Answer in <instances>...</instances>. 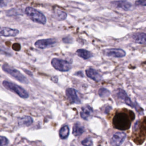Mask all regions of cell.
Returning <instances> with one entry per match:
<instances>
[{"mask_svg":"<svg viewBox=\"0 0 146 146\" xmlns=\"http://www.w3.org/2000/svg\"><path fill=\"white\" fill-rule=\"evenodd\" d=\"M130 117L124 112L117 113L113 117L112 123L113 127L120 130H126L131 126Z\"/></svg>","mask_w":146,"mask_h":146,"instance_id":"cell-1","label":"cell"},{"mask_svg":"<svg viewBox=\"0 0 146 146\" xmlns=\"http://www.w3.org/2000/svg\"><path fill=\"white\" fill-rule=\"evenodd\" d=\"M26 15L33 22L42 25L46 23V18L41 12L32 7H26L25 10Z\"/></svg>","mask_w":146,"mask_h":146,"instance_id":"cell-2","label":"cell"},{"mask_svg":"<svg viewBox=\"0 0 146 146\" xmlns=\"http://www.w3.org/2000/svg\"><path fill=\"white\" fill-rule=\"evenodd\" d=\"M2 85L5 88L14 92L22 98L26 99L29 98V94L24 88L13 82H9L7 80H3L2 82Z\"/></svg>","mask_w":146,"mask_h":146,"instance_id":"cell-3","label":"cell"},{"mask_svg":"<svg viewBox=\"0 0 146 146\" xmlns=\"http://www.w3.org/2000/svg\"><path fill=\"white\" fill-rule=\"evenodd\" d=\"M2 68L5 72L10 75L14 79L20 82L21 83H22L24 84H27L29 83L28 79L22 74H21V72H19L17 69L6 64H3L2 66Z\"/></svg>","mask_w":146,"mask_h":146,"instance_id":"cell-4","label":"cell"},{"mask_svg":"<svg viewBox=\"0 0 146 146\" xmlns=\"http://www.w3.org/2000/svg\"><path fill=\"white\" fill-rule=\"evenodd\" d=\"M51 65L52 67L56 70L62 71V72H66L71 70V64L68 62L58 59V58H53L51 60Z\"/></svg>","mask_w":146,"mask_h":146,"instance_id":"cell-5","label":"cell"},{"mask_svg":"<svg viewBox=\"0 0 146 146\" xmlns=\"http://www.w3.org/2000/svg\"><path fill=\"white\" fill-rule=\"evenodd\" d=\"M56 43V40L55 39L48 38V39L38 40L35 42L34 44H35V46L38 48L45 49V48L53 47Z\"/></svg>","mask_w":146,"mask_h":146,"instance_id":"cell-6","label":"cell"},{"mask_svg":"<svg viewBox=\"0 0 146 146\" xmlns=\"http://www.w3.org/2000/svg\"><path fill=\"white\" fill-rule=\"evenodd\" d=\"M103 52L105 55L114 58H123L126 55L125 51L121 48L106 49Z\"/></svg>","mask_w":146,"mask_h":146,"instance_id":"cell-7","label":"cell"},{"mask_svg":"<svg viewBox=\"0 0 146 146\" xmlns=\"http://www.w3.org/2000/svg\"><path fill=\"white\" fill-rule=\"evenodd\" d=\"M66 95L69 102L72 104L81 103L80 99L77 95L76 91L74 88H68L66 90Z\"/></svg>","mask_w":146,"mask_h":146,"instance_id":"cell-8","label":"cell"},{"mask_svg":"<svg viewBox=\"0 0 146 146\" xmlns=\"http://www.w3.org/2000/svg\"><path fill=\"white\" fill-rule=\"evenodd\" d=\"M126 138V134L124 132H117L114 133L110 140V144L112 145H120L123 144Z\"/></svg>","mask_w":146,"mask_h":146,"instance_id":"cell-9","label":"cell"},{"mask_svg":"<svg viewBox=\"0 0 146 146\" xmlns=\"http://www.w3.org/2000/svg\"><path fill=\"white\" fill-rule=\"evenodd\" d=\"M111 5L115 8L121 9L125 11L130 10L132 7V4L126 0H119L111 2Z\"/></svg>","mask_w":146,"mask_h":146,"instance_id":"cell-10","label":"cell"},{"mask_svg":"<svg viewBox=\"0 0 146 146\" xmlns=\"http://www.w3.org/2000/svg\"><path fill=\"white\" fill-rule=\"evenodd\" d=\"M116 96L119 99L122 100L127 105L130 106L131 107H134V105L131 99L128 96L127 93L124 90L118 88L116 91Z\"/></svg>","mask_w":146,"mask_h":146,"instance_id":"cell-11","label":"cell"},{"mask_svg":"<svg viewBox=\"0 0 146 146\" xmlns=\"http://www.w3.org/2000/svg\"><path fill=\"white\" fill-rule=\"evenodd\" d=\"M19 34V30L6 27H0V35L6 37L15 36Z\"/></svg>","mask_w":146,"mask_h":146,"instance_id":"cell-12","label":"cell"},{"mask_svg":"<svg viewBox=\"0 0 146 146\" xmlns=\"http://www.w3.org/2000/svg\"><path fill=\"white\" fill-rule=\"evenodd\" d=\"M86 74L88 78L96 82H99L102 79V76L100 75V74L92 68H87L86 70Z\"/></svg>","mask_w":146,"mask_h":146,"instance_id":"cell-13","label":"cell"},{"mask_svg":"<svg viewBox=\"0 0 146 146\" xmlns=\"http://www.w3.org/2000/svg\"><path fill=\"white\" fill-rule=\"evenodd\" d=\"M145 37L146 34L145 33H137L134 34L132 35V40L135 43L141 44H145Z\"/></svg>","mask_w":146,"mask_h":146,"instance_id":"cell-14","label":"cell"},{"mask_svg":"<svg viewBox=\"0 0 146 146\" xmlns=\"http://www.w3.org/2000/svg\"><path fill=\"white\" fill-rule=\"evenodd\" d=\"M92 112H93L92 108L90 106L86 105L82 108V110L80 111V115L82 119L87 120L92 115Z\"/></svg>","mask_w":146,"mask_h":146,"instance_id":"cell-15","label":"cell"},{"mask_svg":"<svg viewBox=\"0 0 146 146\" xmlns=\"http://www.w3.org/2000/svg\"><path fill=\"white\" fill-rule=\"evenodd\" d=\"M53 14L55 18L58 21H63L66 19L67 17V14L66 12L62 11L57 7L54 8Z\"/></svg>","mask_w":146,"mask_h":146,"instance_id":"cell-16","label":"cell"},{"mask_svg":"<svg viewBox=\"0 0 146 146\" xmlns=\"http://www.w3.org/2000/svg\"><path fill=\"white\" fill-rule=\"evenodd\" d=\"M33 122V120L31 117L29 116H23L18 119V123L19 126L27 127L30 125Z\"/></svg>","mask_w":146,"mask_h":146,"instance_id":"cell-17","label":"cell"},{"mask_svg":"<svg viewBox=\"0 0 146 146\" xmlns=\"http://www.w3.org/2000/svg\"><path fill=\"white\" fill-rule=\"evenodd\" d=\"M76 54L78 56L84 59H88L92 56V54L90 51L85 49H78L76 51Z\"/></svg>","mask_w":146,"mask_h":146,"instance_id":"cell-18","label":"cell"},{"mask_svg":"<svg viewBox=\"0 0 146 146\" xmlns=\"http://www.w3.org/2000/svg\"><path fill=\"white\" fill-rule=\"evenodd\" d=\"M84 131V127L79 123L74 124L72 128V133L75 136H79L81 135Z\"/></svg>","mask_w":146,"mask_h":146,"instance_id":"cell-19","label":"cell"},{"mask_svg":"<svg viewBox=\"0 0 146 146\" xmlns=\"http://www.w3.org/2000/svg\"><path fill=\"white\" fill-rule=\"evenodd\" d=\"M69 131H70V129L68 125H65L63 126L59 131V135L60 139H66L69 135Z\"/></svg>","mask_w":146,"mask_h":146,"instance_id":"cell-20","label":"cell"},{"mask_svg":"<svg viewBox=\"0 0 146 146\" xmlns=\"http://www.w3.org/2000/svg\"><path fill=\"white\" fill-rule=\"evenodd\" d=\"M98 94L100 97L104 98V97L108 96L110 94V92L108 90H107L105 88H100L99 90Z\"/></svg>","mask_w":146,"mask_h":146,"instance_id":"cell-21","label":"cell"},{"mask_svg":"<svg viewBox=\"0 0 146 146\" xmlns=\"http://www.w3.org/2000/svg\"><path fill=\"white\" fill-rule=\"evenodd\" d=\"M81 143L83 145H90V146L93 145V142H92V139L90 137H86V139L83 140L82 141Z\"/></svg>","mask_w":146,"mask_h":146,"instance_id":"cell-22","label":"cell"},{"mask_svg":"<svg viewBox=\"0 0 146 146\" xmlns=\"http://www.w3.org/2000/svg\"><path fill=\"white\" fill-rule=\"evenodd\" d=\"M9 143V140L5 136H0V146L7 145Z\"/></svg>","mask_w":146,"mask_h":146,"instance_id":"cell-23","label":"cell"},{"mask_svg":"<svg viewBox=\"0 0 146 146\" xmlns=\"http://www.w3.org/2000/svg\"><path fill=\"white\" fill-rule=\"evenodd\" d=\"M135 6H146V2L145 0H137L135 2Z\"/></svg>","mask_w":146,"mask_h":146,"instance_id":"cell-24","label":"cell"},{"mask_svg":"<svg viewBox=\"0 0 146 146\" xmlns=\"http://www.w3.org/2000/svg\"><path fill=\"white\" fill-rule=\"evenodd\" d=\"M72 38H70V37H66V38H63V42L64 43H70L72 42Z\"/></svg>","mask_w":146,"mask_h":146,"instance_id":"cell-25","label":"cell"},{"mask_svg":"<svg viewBox=\"0 0 146 146\" xmlns=\"http://www.w3.org/2000/svg\"><path fill=\"white\" fill-rule=\"evenodd\" d=\"M6 5V3L5 0H0V7H4Z\"/></svg>","mask_w":146,"mask_h":146,"instance_id":"cell-26","label":"cell"},{"mask_svg":"<svg viewBox=\"0 0 146 146\" xmlns=\"http://www.w3.org/2000/svg\"><path fill=\"white\" fill-rule=\"evenodd\" d=\"M75 75H77V76H79L81 78L83 77V72L80 71H78V72H76L75 74Z\"/></svg>","mask_w":146,"mask_h":146,"instance_id":"cell-27","label":"cell"}]
</instances>
